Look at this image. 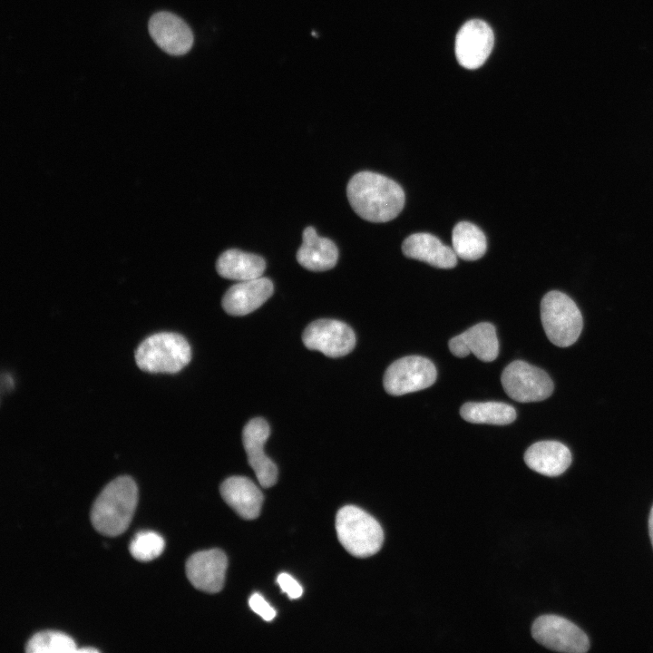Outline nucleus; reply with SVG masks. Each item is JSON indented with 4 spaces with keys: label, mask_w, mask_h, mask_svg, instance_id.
Returning <instances> with one entry per match:
<instances>
[{
    "label": "nucleus",
    "mask_w": 653,
    "mask_h": 653,
    "mask_svg": "<svg viewBox=\"0 0 653 653\" xmlns=\"http://www.w3.org/2000/svg\"><path fill=\"white\" fill-rule=\"evenodd\" d=\"M346 195L354 211L371 222L394 219L405 201L404 192L398 183L372 171L355 174L348 181Z\"/></svg>",
    "instance_id": "nucleus-1"
},
{
    "label": "nucleus",
    "mask_w": 653,
    "mask_h": 653,
    "mask_svg": "<svg viewBox=\"0 0 653 653\" xmlns=\"http://www.w3.org/2000/svg\"><path fill=\"white\" fill-rule=\"evenodd\" d=\"M138 501V489L129 476H120L109 482L95 499L91 510V522L101 534L117 536L129 526Z\"/></svg>",
    "instance_id": "nucleus-2"
},
{
    "label": "nucleus",
    "mask_w": 653,
    "mask_h": 653,
    "mask_svg": "<svg viewBox=\"0 0 653 653\" xmlns=\"http://www.w3.org/2000/svg\"><path fill=\"white\" fill-rule=\"evenodd\" d=\"M336 530L342 546L358 558L375 554L384 542V531L379 522L355 505L344 506L337 512Z\"/></svg>",
    "instance_id": "nucleus-3"
},
{
    "label": "nucleus",
    "mask_w": 653,
    "mask_h": 653,
    "mask_svg": "<svg viewBox=\"0 0 653 653\" xmlns=\"http://www.w3.org/2000/svg\"><path fill=\"white\" fill-rule=\"evenodd\" d=\"M191 349L180 335L171 332L153 334L135 351V361L142 371L151 374H175L190 361Z\"/></svg>",
    "instance_id": "nucleus-4"
},
{
    "label": "nucleus",
    "mask_w": 653,
    "mask_h": 653,
    "mask_svg": "<svg viewBox=\"0 0 653 653\" xmlns=\"http://www.w3.org/2000/svg\"><path fill=\"white\" fill-rule=\"evenodd\" d=\"M541 320L548 339L560 347L573 345L583 326L582 316L575 302L557 290L550 291L542 297Z\"/></svg>",
    "instance_id": "nucleus-5"
},
{
    "label": "nucleus",
    "mask_w": 653,
    "mask_h": 653,
    "mask_svg": "<svg viewBox=\"0 0 653 653\" xmlns=\"http://www.w3.org/2000/svg\"><path fill=\"white\" fill-rule=\"evenodd\" d=\"M501 382L506 395L521 403L545 400L554 388L545 371L521 360L513 361L503 369Z\"/></svg>",
    "instance_id": "nucleus-6"
},
{
    "label": "nucleus",
    "mask_w": 653,
    "mask_h": 653,
    "mask_svg": "<svg viewBox=\"0 0 653 653\" xmlns=\"http://www.w3.org/2000/svg\"><path fill=\"white\" fill-rule=\"evenodd\" d=\"M433 362L420 356H409L392 363L384 375V388L392 395H403L431 386L436 380Z\"/></svg>",
    "instance_id": "nucleus-7"
},
{
    "label": "nucleus",
    "mask_w": 653,
    "mask_h": 653,
    "mask_svg": "<svg viewBox=\"0 0 653 653\" xmlns=\"http://www.w3.org/2000/svg\"><path fill=\"white\" fill-rule=\"evenodd\" d=\"M533 638L545 648L567 653H584L590 648L587 635L569 619L542 615L531 626Z\"/></svg>",
    "instance_id": "nucleus-8"
},
{
    "label": "nucleus",
    "mask_w": 653,
    "mask_h": 653,
    "mask_svg": "<svg viewBox=\"0 0 653 653\" xmlns=\"http://www.w3.org/2000/svg\"><path fill=\"white\" fill-rule=\"evenodd\" d=\"M304 345L329 357L349 354L355 347L356 336L353 329L344 322L335 319H317L310 323L302 335Z\"/></svg>",
    "instance_id": "nucleus-9"
},
{
    "label": "nucleus",
    "mask_w": 653,
    "mask_h": 653,
    "mask_svg": "<svg viewBox=\"0 0 653 653\" xmlns=\"http://www.w3.org/2000/svg\"><path fill=\"white\" fill-rule=\"evenodd\" d=\"M493 43V32L486 22L479 19L470 20L456 34V59L466 69H477L489 57Z\"/></svg>",
    "instance_id": "nucleus-10"
},
{
    "label": "nucleus",
    "mask_w": 653,
    "mask_h": 653,
    "mask_svg": "<svg viewBox=\"0 0 653 653\" xmlns=\"http://www.w3.org/2000/svg\"><path fill=\"white\" fill-rule=\"evenodd\" d=\"M269 434L267 421L260 417L251 419L242 431V442L248 462L255 472L259 484L264 488L273 486L278 480V468L264 453V444Z\"/></svg>",
    "instance_id": "nucleus-11"
},
{
    "label": "nucleus",
    "mask_w": 653,
    "mask_h": 653,
    "mask_svg": "<svg viewBox=\"0 0 653 653\" xmlns=\"http://www.w3.org/2000/svg\"><path fill=\"white\" fill-rule=\"evenodd\" d=\"M228 559L219 549L193 553L186 561V575L194 588L217 593L223 588Z\"/></svg>",
    "instance_id": "nucleus-12"
},
{
    "label": "nucleus",
    "mask_w": 653,
    "mask_h": 653,
    "mask_svg": "<svg viewBox=\"0 0 653 653\" xmlns=\"http://www.w3.org/2000/svg\"><path fill=\"white\" fill-rule=\"evenodd\" d=\"M148 29L155 44L171 55L187 54L194 41L189 25L178 15L161 11L150 18Z\"/></svg>",
    "instance_id": "nucleus-13"
},
{
    "label": "nucleus",
    "mask_w": 653,
    "mask_h": 653,
    "mask_svg": "<svg viewBox=\"0 0 653 653\" xmlns=\"http://www.w3.org/2000/svg\"><path fill=\"white\" fill-rule=\"evenodd\" d=\"M451 353L457 357H465L473 353L483 362L493 361L499 354V341L495 326L489 322H481L449 341Z\"/></svg>",
    "instance_id": "nucleus-14"
},
{
    "label": "nucleus",
    "mask_w": 653,
    "mask_h": 653,
    "mask_svg": "<svg viewBox=\"0 0 653 653\" xmlns=\"http://www.w3.org/2000/svg\"><path fill=\"white\" fill-rule=\"evenodd\" d=\"M273 291V283L268 278L239 281L224 294L222 307L229 315L244 316L261 307Z\"/></svg>",
    "instance_id": "nucleus-15"
},
{
    "label": "nucleus",
    "mask_w": 653,
    "mask_h": 653,
    "mask_svg": "<svg viewBox=\"0 0 653 653\" xmlns=\"http://www.w3.org/2000/svg\"><path fill=\"white\" fill-rule=\"evenodd\" d=\"M402 250L405 257L426 262L439 268H452L457 264V255L452 247L443 244L429 233H414L407 237Z\"/></svg>",
    "instance_id": "nucleus-16"
},
{
    "label": "nucleus",
    "mask_w": 653,
    "mask_h": 653,
    "mask_svg": "<svg viewBox=\"0 0 653 653\" xmlns=\"http://www.w3.org/2000/svg\"><path fill=\"white\" fill-rule=\"evenodd\" d=\"M220 494L240 517L253 520L259 515L263 494L249 478L232 476L226 479L220 485Z\"/></svg>",
    "instance_id": "nucleus-17"
},
{
    "label": "nucleus",
    "mask_w": 653,
    "mask_h": 653,
    "mask_svg": "<svg viewBox=\"0 0 653 653\" xmlns=\"http://www.w3.org/2000/svg\"><path fill=\"white\" fill-rule=\"evenodd\" d=\"M571 460L569 448L557 441L537 442L524 453V462L530 469L551 477L563 473Z\"/></svg>",
    "instance_id": "nucleus-18"
},
{
    "label": "nucleus",
    "mask_w": 653,
    "mask_h": 653,
    "mask_svg": "<svg viewBox=\"0 0 653 653\" xmlns=\"http://www.w3.org/2000/svg\"><path fill=\"white\" fill-rule=\"evenodd\" d=\"M297 262L311 271H325L334 268L338 259V249L327 238L317 235L315 228L307 227L302 244L297 252Z\"/></svg>",
    "instance_id": "nucleus-19"
},
{
    "label": "nucleus",
    "mask_w": 653,
    "mask_h": 653,
    "mask_svg": "<svg viewBox=\"0 0 653 653\" xmlns=\"http://www.w3.org/2000/svg\"><path fill=\"white\" fill-rule=\"evenodd\" d=\"M265 268L266 262L261 257L235 249L223 252L216 262L220 277L238 281L260 278Z\"/></svg>",
    "instance_id": "nucleus-20"
},
{
    "label": "nucleus",
    "mask_w": 653,
    "mask_h": 653,
    "mask_svg": "<svg viewBox=\"0 0 653 653\" xmlns=\"http://www.w3.org/2000/svg\"><path fill=\"white\" fill-rule=\"evenodd\" d=\"M460 414L472 424L505 425L516 419L515 409L502 402H468L461 407Z\"/></svg>",
    "instance_id": "nucleus-21"
},
{
    "label": "nucleus",
    "mask_w": 653,
    "mask_h": 653,
    "mask_svg": "<svg viewBox=\"0 0 653 653\" xmlns=\"http://www.w3.org/2000/svg\"><path fill=\"white\" fill-rule=\"evenodd\" d=\"M452 244L457 257L469 261L479 259L487 249L486 237L482 230L468 221H461L454 226Z\"/></svg>",
    "instance_id": "nucleus-22"
},
{
    "label": "nucleus",
    "mask_w": 653,
    "mask_h": 653,
    "mask_svg": "<svg viewBox=\"0 0 653 653\" xmlns=\"http://www.w3.org/2000/svg\"><path fill=\"white\" fill-rule=\"evenodd\" d=\"M27 653L74 652L76 646L68 635L58 631H40L34 634L26 642Z\"/></svg>",
    "instance_id": "nucleus-23"
},
{
    "label": "nucleus",
    "mask_w": 653,
    "mask_h": 653,
    "mask_svg": "<svg viewBox=\"0 0 653 653\" xmlns=\"http://www.w3.org/2000/svg\"><path fill=\"white\" fill-rule=\"evenodd\" d=\"M130 553L140 561H149L161 555L164 549V540L151 531H140L130 543Z\"/></svg>",
    "instance_id": "nucleus-24"
},
{
    "label": "nucleus",
    "mask_w": 653,
    "mask_h": 653,
    "mask_svg": "<svg viewBox=\"0 0 653 653\" xmlns=\"http://www.w3.org/2000/svg\"><path fill=\"white\" fill-rule=\"evenodd\" d=\"M249 605L255 613L266 621L272 620L276 616L275 609L258 593H254L250 596Z\"/></svg>",
    "instance_id": "nucleus-25"
},
{
    "label": "nucleus",
    "mask_w": 653,
    "mask_h": 653,
    "mask_svg": "<svg viewBox=\"0 0 653 653\" xmlns=\"http://www.w3.org/2000/svg\"><path fill=\"white\" fill-rule=\"evenodd\" d=\"M277 582L289 599H295L301 597L303 589L291 575L282 572L278 576Z\"/></svg>",
    "instance_id": "nucleus-26"
},
{
    "label": "nucleus",
    "mask_w": 653,
    "mask_h": 653,
    "mask_svg": "<svg viewBox=\"0 0 653 653\" xmlns=\"http://www.w3.org/2000/svg\"><path fill=\"white\" fill-rule=\"evenodd\" d=\"M648 532H649V537H650V541H651L652 547H653V505L650 510L649 517H648Z\"/></svg>",
    "instance_id": "nucleus-27"
},
{
    "label": "nucleus",
    "mask_w": 653,
    "mask_h": 653,
    "mask_svg": "<svg viewBox=\"0 0 653 653\" xmlns=\"http://www.w3.org/2000/svg\"><path fill=\"white\" fill-rule=\"evenodd\" d=\"M76 651H78V652H97V649H95L93 648H83L80 649H76Z\"/></svg>",
    "instance_id": "nucleus-28"
}]
</instances>
